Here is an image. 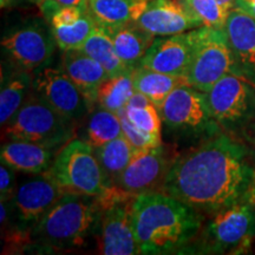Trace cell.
<instances>
[{
    "instance_id": "cell-30",
    "label": "cell",
    "mask_w": 255,
    "mask_h": 255,
    "mask_svg": "<svg viewBox=\"0 0 255 255\" xmlns=\"http://www.w3.org/2000/svg\"><path fill=\"white\" fill-rule=\"evenodd\" d=\"M203 26L225 28L232 9L220 4L218 0H184Z\"/></svg>"
},
{
    "instance_id": "cell-26",
    "label": "cell",
    "mask_w": 255,
    "mask_h": 255,
    "mask_svg": "<svg viewBox=\"0 0 255 255\" xmlns=\"http://www.w3.org/2000/svg\"><path fill=\"white\" fill-rule=\"evenodd\" d=\"M122 135L123 129L120 115L98 105L89 116L85 126V138L83 141L94 149H97Z\"/></svg>"
},
{
    "instance_id": "cell-14",
    "label": "cell",
    "mask_w": 255,
    "mask_h": 255,
    "mask_svg": "<svg viewBox=\"0 0 255 255\" xmlns=\"http://www.w3.org/2000/svg\"><path fill=\"white\" fill-rule=\"evenodd\" d=\"M171 164L163 144L136 151L115 187L132 196L162 191Z\"/></svg>"
},
{
    "instance_id": "cell-35",
    "label": "cell",
    "mask_w": 255,
    "mask_h": 255,
    "mask_svg": "<svg viewBox=\"0 0 255 255\" xmlns=\"http://www.w3.org/2000/svg\"><path fill=\"white\" fill-rule=\"evenodd\" d=\"M40 1H41V0H0L2 8L13 7V6L23 5V4H26V2H31V4L39 5Z\"/></svg>"
},
{
    "instance_id": "cell-20",
    "label": "cell",
    "mask_w": 255,
    "mask_h": 255,
    "mask_svg": "<svg viewBox=\"0 0 255 255\" xmlns=\"http://www.w3.org/2000/svg\"><path fill=\"white\" fill-rule=\"evenodd\" d=\"M0 90V123L4 127L31 94L32 72L14 68L2 60Z\"/></svg>"
},
{
    "instance_id": "cell-7",
    "label": "cell",
    "mask_w": 255,
    "mask_h": 255,
    "mask_svg": "<svg viewBox=\"0 0 255 255\" xmlns=\"http://www.w3.org/2000/svg\"><path fill=\"white\" fill-rule=\"evenodd\" d=\"M64 193L100 197L109 189L95 149L83 139L64 145L46 171Z\"/></svg>"
},
{
    "instance_id": "cell-17",
    "label": "cell",
    "mask_w": 255,
    "mask_h": 255,
    "mask_svg": "<svg viewBox=\"0 0 255 255\" xmlns=\"http://www.w3.org/2000/svg\"><path fill=\"white\" fill-rule=\"evenodd\" d=\"M190 31L174 36L155 38L139 66L175 77H186L191 58Z\"/></svg>"
},
{
    "instance_id": "cell-27",
    "label": "cell",
    "mask_w": 255,
    "mask_h": 255,
    "mask_svg": "<svg viewBox=\"0 0 255 255\" xmlns=\"http://www.w3.org/2000/svg\"><path fill=\"white\" fill-rule=\"evenodd\" d=\"M135 94L131 73L114 76L102 83L97 92V105L119 114Z\"/></svg>"
},
{
    "instance_id": "cell-31",
    "label": "cell",
    "mask_w": 255,
    "mask_h": 255,
    "mask_svg": "<svg viewBox=\"0 0 255 255\" xmlns=\"http://www.w3.org/2000/svg\"><path fill=\"white\" fill-rule=\"evenodd\" d=\"M119 115L121 117V122H122L123 135L128 141H129L130 144L132 145V148L135 149V152L146 150V149L154 148V146H158L162 144V142L157 141L154 137L148 135V133L142 131V130L137 129L135 126H132V124L130 123V121L127 119L123 110H121Z\"/></svg>"
},
{
    "instance_id": "cell-1",
    "label": "cell",
    "mask_w": 255,
    "mask_h": 255,
    "mask_svg": "<svg viewBox=\"0 0 255 255\" xmlns=\"http://www.w3.org/2000/svg\"><path fill=\"white\" fill-rule=\"evenodd\" d=\"M254 187L246 146L221 131L175 159L162 191L213 216L251 197Z\"/></svg>"
},
{
    "instance_id": "cell-9",
    "label": "cell",
    "mask_w": 255,
    "mask_h": 255,
    "mask_svg": "<svg viewBox=\"0 0 255 255\" xmlns=\"http://www.w3.org/2000/svg\"><path fill=\"white\" fill-rule=\"evenodd\" d=\"M213 119L228 135L245 132L255 121V87L228 73L206 92Z\"/></svg>"
},
{
    "instance_id": "cell-33",
    "label": "cell",
    "mask_w": 255,
    "mask_h": 255,
    "mask_svg": "<svg viewBox=\"0 0 255 255\" xmlns=\"http://www.w3.org/2000/svg\"><path fill=\"white\" fill-rule=\"evenodd\" d=\"M234 8L240 9L251 17L255 18V0H237Z\"/></svg>"
},
{
    "instance_id": "cell-18",
    "label": "cell",
    "mask_w": 255,
    "mask_h": 255,
    "mask_svg": "<svg viewBox=\"0 0 255 255\" xmlns=\"http://www.w3.org/2000/svg\"><path fill=\"white\" fill-rule=\"evenodd\" d=\"M62 68L71 78L92 108L97 104V92L109 75L100 63L81 49L64 51Z\"/></svg>"
},
{
    "instance_id": "cell-23",
    "label": "cell",
    "mask_w": 255,
    "mask_h": 255,
    "mask_svg": "<svg viewBox=\"0 0 255 255\" xmlns=\"http://www.w3.org/2000/svg\"><path fill=\"white\" fill-rule=\"evenodd\" d=\"M81 50L100 63L108 72L109 77L131 73L133 71L120 58L109 33L100 25L95 27L92 33L83 44Z\"/></svg>"
},
{
    "instance_id": "cell-16",
    "label": "cell",
    "mask_w": 255,
    "mask_h": 255,
    "mask_svg": "<svg viewBox=\"0 0 255 255\" xmlns=\"http://www.w3.org/2000/svg\"><path fill=\"white\" fill-rule=\"evenodd\" d=\"M225 32L234 60L233 75L255 87V18L233 8Z\"/></svg>"
},
{
    "instance_id": "cell-2",
    "label": "cell",
    "mask_w": 255,
    "mask_h": 255,
    "mask_svg": "<svg viewBox=\"0 0 255 255\" xmlns=\"http://www.w3.org/2000/svg\"><path fill=\"white\" fill-rule=\"evenodd\" d=\"M205 215L163 191L131 201V225L139 254L187 253L203 226Z\"/></svg>"
},
{
    "instance_id": "cell-11",
    "label": "cell",
    "mask_w": 255,
    "mask_h": 255,
    "mask_svg": "<svg viewBox=\"0 0 255 255\" xmlns=\"http://www.w3.org/2000/svg\"><path fill=\"white\" fill-rule=\"evenodd\" d=\"M135 196L117 187H110L102 202L101 222L98 227L100 253L105 255L139 254L131 225V201Z\"/></svg>"
},
{
    "instance_id": "cell-19",
    "label": "cell",
    "mask_w": 255,
    "mask_h": 255,
    "mask_svg": "<svg viewBox=\"0 0 255 255\" xmlns=\"http://www.w3.org/2000/svg\"><path fill=\"white\" fill-rule=\"evenodd\" d=\"M55 151L47 146L25 141H8L1 145L0 161L14 171L24 174H43L55 159Z\"/></svg>"
},
{
    "instance_id": "cell-24",
    "label": "cell",
    "mask_w": 255,
    "mask_h": 255,
    "mask_svg": "<svg viewBox=\"0 0 255 255\" xmlns=\"http://www.w3.org/2000/svg\"><path fill=\"white\" fill-rule=\"evenodd\" d=\"M135 91L141 92L159 108L175 89L186 84L181 77L165 75L154 70L137 66L131 72Z\"/></svg>"
},
{
    "instance_id": "cell-5",
    "label": "cell",
    "mask_w": 255,
    "mask_h": 255,
    "mask_svg": "<svg viewBox=\"0 0 255 255\" xmlns=\"http://www.w3.org/2000/svg\"><path fill=\"white\" fill-rule=\"evenodd\" d=\"M255 239V199L235 203L212 216L196 238L190 253L240 254L251 247ZM188 251V253H189Z\"/></svg>"
},
{
    "instance_id": "cell-34",
    "label": "cell",
    "mask_w": 255,
    "mask_h": 255,
    "mask_svg": "<svg viewBox=\"0 0 255 255\" xmlns=\"http://www.w3.org/2000/svg\"><path fill=\"white\" fill-rule=\"evenodd\" d=\"M52 1L60 6H76V7H81L87 11L89 6V0H52Z\"/></svg>"
},
{
    "instance_id": "cell-13",
    "label": "cell",
    "mask_w": 255,
    "mask_h": 255,
    "mask_svg": "<svg viewBox=\"0 0 255 255\" xmlns=\"http://www.w3.org/2000/svg\"><path fill=\"white\" fill-rule=\"evenodd\" d=\"M32 90L70 121H79L90 104L60 66H43L32 72Z\"/></svg>"
},
{
    "instance_id": "cell-21",
    "label": "cell",
    "mask_w": 255,
    "mask_h": 255,
    "mask_svg": "<svg viewBox=\"0 0 255 255\" xmlns=\"http://www.w3.org/2000/svg\"><path fill=\"white\" fill-rule=\"evenodd\" d=\"M103 28L113 39L117 55L132 70L139 65L156 38L136 23Z\"/></svg>"
},
{
    "instance_id": "cell-4",
    "label": "cell",
    "mask_w": 255,
    "mask_h": 255,
    "mask_svg": "<svg viewBox=\"0 0 255 255\" xmlns=\"http://www.w3.org/2000/svg\"><path fill=\"white\" fill-rule=\"evenodd\" d=\"M2 128L8 141L36 143L53 150L68 144L75 135V122L60 115L33 90Z\"/></svg>"
},
{
    "instance_id": "cell-3",
    "label": "cell",
    "mask_w": 255,
    "mask_h": 255,
    "mask_svg": "<svg viewBox=\"0 0 255 255\" xmlns=\"http://www.w3.org/2000/svg\"><path fill=\"white\" fill-rule=\"evenodd\" d=\"M100 197L65 193L31 231V250L41 252L82 248L97 235L101 222Z\"/></svg>"
},
{
    "instance_id": "cell-15",
    "label": "cell",
    "mask_w": 255,
    "mask_h": 255,
    "mask_svg": "<svg viewBox=\"0 0 255 255\" xmlns=\"http://www.w3.org/2000/svg\"><path fill=\"white\" fill-rule=\"evenodd\" d=\"M135 23L155 37L174 36L203 26L184 0H149Z\"/></svg>"
},
{
    "instance_id": "cell-12",
    "label": "cell",
    "mask_w": 255,
    "mask_h": 255,
    "mask_svg": "<svg viewBox=\"0 0 255 255\" xmlns=\"http://www.w3.org/2000/svg\"><path fill=\"white\" fill-rule=\"evenodd\" d=\"M64 194L47 173L36 174L18 184L14 195L9 200L13 223L31 234L32 228Z\"/></svg>"
},
{
    "instance_id": "cell-28",
    "label": "cell",
    "mask_w": 255,
    "mask_h": 255,
    "mask_svg": "<svg viewBox=\"0 0 255 255\" xmlns=\"http://www.w3.org/2000/svg\"><path fill=\"white\" fill-rule=\"evenodd\" d=\"M96 26H97V24H96L94 18L91 17L89 12H85L84 15L75 24L50 27L52 30L57 46L64 52V51L68 50L81 49Z\"/></svg>"
},
{
    "instance_id": "cell-10",
    "label": "cell",
    "mask_w": 255,
    "mask_h": 255,
    "mask_svg": "<svg viewBox=\"0 0 255 255\" xmlns=\"http://www.w3.org/2000/svg\"><path fill=\"white\" fill-rule=\"evenodd\" d=\"M0 45L4 62L34 72L47 65L57 43L45 19H32L4 33Z\"/></svg>"
},
{
    "instance_id": "cell-36",
    "label": "cell",
    "mask_w": 255,
    "mask_h": 255,
    "mask_svg": "<svg viewBox=\"0 0 255 255\" xmlns=\"http://www.w3.org/2000/svg\"><path fill=\"white\" fill-rule=\"evenodd\" d=\"M218 1H219L221 5L226 6V7H227V8L233 9V8H234L235 1H237V0H218Z\"/></svg>"
},
{
    "instance_id": "cell-29",
    "label": "cell",
    "mask_w": 255,
    "mask_h": 255,
    "mask_svg": "<svg viewBox=\"0 0 255 255\" xmlns=\"http://www.w3.org/2000/svg\"><path fill=\"white\" fill-rule=\"evenodd\" d=\"M127 119L137 129L162 142V119L156 105L149 101L143 105H127L123 109Z\"/></svg>"
},
{
    "instance_id": "cell-32",
    "label": "cell",
    "mask_w": 255,
    "mask_h": 255,
    "mask_svg": "<svg viewBox=\"0 0 255 255\" xmlns=\"http://www.w3.org/2000/svg\"><path fill=\"white\" fill-rule=\"evenodd\" d=\"M17 189L15 184L14 170L7 165L1 163L0 165V197L1 201H9L14 195Z\"/></svg>"
},
{
    "instance_id": "cell-6",
    "label": "cell",
    "mask_w": 255,
    "mask_h": 255,
    "mask_svg": "<svg viewBox=\"0 0 255 255\" xmlns=\"http://www.w3.org/2000/svg\"><path fill=\"white\" fill-rule=\"evenodd\" d=\"M158 110L174 138L202 142L221 132L210 114L206 92L187 84L175 89Z\"/></svg>"
},
{
    "instance_id": "cell-8",
    "label": "cell",
    "mask_w": 255,
    "mask_h": 255,
    "mask_svg": "<svg viewBox=\"0 0 255 255\" xmlns=\"http://www.w3.org/2000/svg\"><path fill=\"white\" fill-rule=\"evenodd\" d=\"M191 58L186 84L207 92L223 76L233 73L234 60L225 28L200 26L190 31Z\"/></svg>"
},
{
    "instance_id": "cell-25",
    "label": "cell",
    "mask_w": 255,
    "mask_h": 255,
    "mask_svg": "<svg viewBox=\"0 0 255 255\" xmlns=\"http://www.w3.org/2000/svg\"><path fill=\"white\" fill-rule=\"evenodd\" d=\"M95 154L97 156L108 184L109 187H114L117 178L132 159L135 149L122 135L95 149Z\"/></svg>"
},
{
    "instance_id": "cell-37",
    "label": "cell",
    "mask_w": 255,
    "mask_h": 255,
    "mask_svg": "<svg viewBox=\"0 0 255 255\" xmlns=\"http://www.w3.org/2000/svg\"><path fill=\"white\" fill-rule=\"evenodd\" d=\"M253 196H254V199H255V187H254V189H253Z\"/></svg>"
},
{
    "instance_id": "cell-22",
    "label": "cell",
    "mask_w": 255,
    "mask_h": 255,
    "mask_svg": "<svg viewBox=\"0 0 255 255\" xmlns=\"http://www.w3.org/2000/svg\"><path fill=\"white\" fill-rule=\"evenodd\" d=\"M148 2L149 0H89L88 12L102 27L121 26L135 23Z\"/></svg>"
}]
</instances>
